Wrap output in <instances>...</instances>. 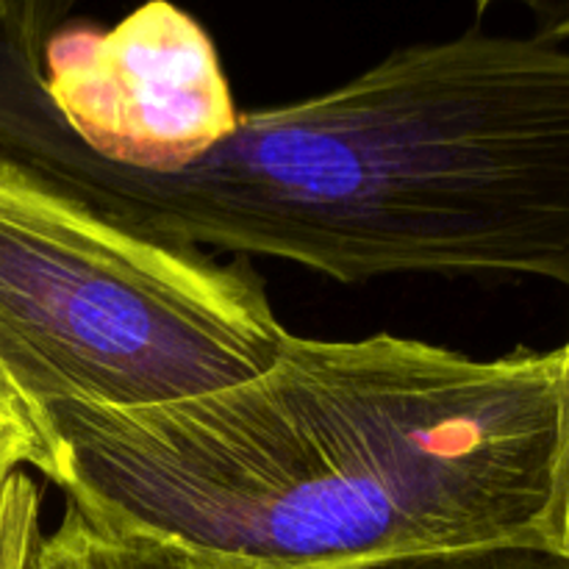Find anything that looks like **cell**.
I'll list each match as a JSON object with an SVG mask.
<instances>
[{"instance_id":"8fae6325","label":"cell","mask_w":569,"mask_h":569,"mask_svg":"<svg viewBox=\"0 0 569 569\" xmlns=\"http://www.w3.org/2000/svg\"><path fill=\"white\" fill-rule=\"evenodd\" d=\"M492 3H498V0H476V6H478V11H487L489 6Z\"/></svg>"},{"instance_id":"5b68a950","label":"cell","mask_w":569,"mask_h":569,"mask_svg":"<svg viewBox=\"0 0 569 569\" xmlns=\"http://www.w3.org/2000/svg\"><path fill=\"white\" fill-rule=\"evenodd\" d=\"M26 569H209L153 542L109 531L67 503L53 533L39 537Z\"/></svg>"},{"instance_id":"3957f363","label":"cell","mask_w":569,"mask_h":569,"mask_svg":"<svg viewBox=\"0 0 569 569\" xmlns=\"http://www.w3.org/2000/svg\"><path fill=\"white\" fill-rule=\"evenodd\" d=\"M287 333L250 267L120 226L0 150V376L42 422L231 387Z\"/></svg>"},{"instance_id":"9c48e42d","label":"cell","mask_w":569,"mask_h":569,"mask_svg":"<svg viewBox=\"0 0 569 569\" xmlns=\"http://www.w3.org/2000/svg\"><path fill=\"white\" fill-rule=\"evenodd\" d=\"M542 539L569 559V339L561 348L559 437H556L553 483H550V503L542 522Z\"/></svg>"},{"instance_id":"6da1fadb","label":"cell","mask_w":569,"mask_h":569,"mask_svg":"<svg viewBox=\"0 0 569 569\" xmlns=\"http://www.w3.org/2000/svg\"><path fill=\"white\" fill-rule=\"evenodd\" d=\"M561 348L287 333L256 376L156 406L44 411L50 481L98 526L209 569H356L542 539Z\"/></svg>"},{"instance_id":"52a82bcc","label":"cell","mask_w":569,"mask_h":569,"mask_svg":"<svg viewBox=\"0 0 569 569\" xmlns=\"http://www.w3.org/2000/svg\"><path fill=\"white\" fill-rule=\"evenodd\" d=\"M22 467H33L50 478L56 470V448L48 426L0 376V476Z\"/></svg>"},{"instance_id":"277c9868","label":"cell","mask_w":569,"mask_h":569,"mask_svg":"<svg viewBox=\"0 0 569 569\" xmlns=\"http://www.w3.org/2000/svg\"><path fill=\"white\" fill-rule=\"evenodd\" d=\"M44 89L83 148L137 170L192 164L239 120L214 39L170 0L106 31L61 22L44 42Z\"/></svg>"},{"instance_id":"ba28073f","label":"cell","mask_w":569,"mask_h":569,"mask_svg":"<svg viewBox=\"0 0 569 569\" xmlns=\"http://www.w3.org/2000/svg\"><path fill=\"white\" fill-rule=\"evenodd\" d=\"M39 489L22 470L0 476V569H26L39 542Z\"/></svg>"},{"instance_id":"8992f818","label":"cell","mask_w":569,"mask_h":569,"mask_svg":"<svg viewBox=\"0 0 569 569\" xmlns=\"http://www.w3.org/2000/svg\"><path fill=\"white\" fill-rule=\"evenodd\" d=\"M356 569H569V559L545 539L470 545L372 561Z\"/></svg>"},{"instance_id":"30bf717a","label":"cell","mask_w":569,"mask_h":569,"mask_svg":"<svg viewBox=\"0 0 569 569\" xmlns=\"http://www.w3.org/2000/svg\"><path fill=\"white\" fill-rule=\"evenodd\" d=\"M531 14L537 37L548 42L569 39V0H517Z\"/></svg>"},{"instance_id":"7a4b0ae2","label":"cell","mask_w":569,"mask_h":569,"mask_svg":"<svg viewBox=\"0 0 569 569\" xmlns=\"http://www.w3.org/2000/svg\"><path fill=\"white\" fill-rule=\"evenodd\" d=\"M72 0H0V150L144 237L270 256L342 283L537 276L569 289V50L467 31L353 81L239 111L178 170L83 148L44 89Z\"/></svg>"}]
</instances>
